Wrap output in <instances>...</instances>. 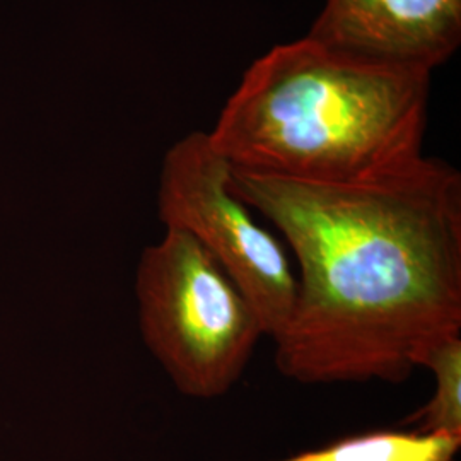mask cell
<instances>
[{
	"label": "cell",
	"mask_w": 461,
	"mask_h": 461,
	"mask_svg": "<svg viewBox=\"0 0 461 461\" xmlns=\"http://www.w3.org/2000/svg\"><path fill=\"white\" fill-rule=\"evenodd\" d=\"M232 192L296 257V299L272 339L303 384L403 383L430 347L461 335V175L422 156L352 183L230 167Z\"/></svg>",
	"instance_id": "6da1fadb"
},
{
	"label": "cell",
	"mask_w": 461,
	"mask_h": 461,
	"mask_svg": "<svg viewBox=\"0 0 461 461\" xmlns=\"http://www.w3.org/2000/svg\"><path fill=\"white\" fill-rule=\"evenodd\" d=\"M461 436L432 430H375L274 461H453Z\"/></svg>",
	"instance_id": "8992f818"
},
{
	"label": "cell",
	"mask_w": 461,
	"mask_h": 461,
	"mask_svg": "<svg viewBox=\"0 0 461 461\" xmlns=\"http://www.w3.org/2000/svg\"><path fill=\"white\" fill-rule=\"evenodd\" d=\"M230 166L209 133L195 131L166 152L159 219L205 248L258 314L264 333L284 329L296 299V274L279 240L260 226L230 183Z\"/></svg>",
	"instance_id": "277c9868"
},
{
	"label": "cell",
	"mask_w": 461,
	"mask_h": 461,
	"mask_svg": "<svg viewBox=\"0 0 461 461\" xmlns=\"http://www.w3.org/2000/svg\"><path fill=\"white\" fill-rule=\"evenodd\" d=\"M308 36L378 64L430 72L461 43V0H325Z\"/></svg>",
	"instance_id": "5b68a950"
},
{
	"label": "cell",
	"mask_w": 461,
	"mask_h": 461,
	"mask_svg": "<svg viewBox=\"0 0 461 461\" xmlns=\"http://www.w3.org/2000/svg\"><path fill=\"white\" fill-rule=\"evenodd\" d=\"M434 376V393L428 403L411 415L417 430L461 436V335L434 344L420 359Z\"/></svg>",
	"instance_id": "52a82bcc"
},
{
	"label": "cell",
	"mask_w": 461,
	"mask_h": 461,
	"mask_svg": "<svg viewBox=\"0 0 461 461\" xmlns=\"http://www.w3.org/2000/svg\"><path fill=\"white\" fill-rule=\"evenodd\" d=\"M144 340L183 395L212 400L241 378L264 327L245 293L194 236L166 228L137 268Z\"/></svg>",
	"instance_id": "3957f363"
},
{
	"label": "cell",
	"mask_w": 461,
	"mask_h": 461,
	"mask_svg": "<svg viewBox=\"0 0 461 461\" xmlns=\"http://www.w3.org/2000/svg\"><path fill=\"white\" fill-rule=\"evenodd\" d=\"M430 76L306 34L248 67L207 133L230 167L299 182H363L424 156Z\"/></svg>",
	"instance_id": "7a4b0ae2"
}]
</instances>
